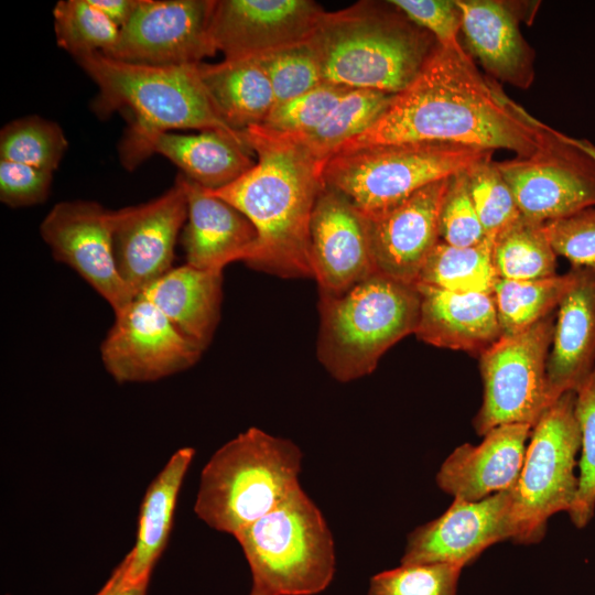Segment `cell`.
Here are the masks:
<instances>
[{
	"instance_id": "1",
	"label": "cell",
	"mask_w": 595,
	"mask_h": 595,
	"mask_svg": "<svg viewBox=\"0 0 595 595\" xmlns=\"http://www.w3.org/2000/svg\"><path fill=\"white\" fill-rule=\"evenodd\" d=\"M545 128L498 82L483 75L462 45L437 44L386 111L335 153L383 143L437 142L526 156L538 148Z\"/></svg>"
},
{
	"instance_id": "2",
	"label": "cell",
	"mask_w": 595,
	"mask_h": 595,
	"mask_svg": "<svg viewBox=\"0 0 595 595\" xmlns=\"http://www.w3.org/2000/svg\"><path fill=\"white\" fill-rule=\"evenodd\" d=\"M244 136L255 165L229 185L206 191L255 226L258 239L249 267L281 278H313L310 226L325 162L288 134L256 126Z\"/></svg>"
},
{
	"instance_id": "3",
	"label": "cell",
	"mask_w": 595,
	"mask_h": 595,
	"mask_svg": "<svg viewBox=\"0 0 595 595\" xmlns=\"http://www.w3.org/2000/svg\"><path fill=\"white\" fill-rule=\"evenodd\" d=\"M95 82L94 108L100 115L129 109L133 116L120 158L133 169L156 134L177 129L218 131L242 138L218 115L202 83L198 65L155 66L118 61L95 52L75 58Z\"/></svg>"
},
{
	"instance_id": "4",
	"label": "cell",
	"mask_w": 595,
	"mask_h": 595,
	"mask_svg": "<svg viewBox=\"0 0 595 595\" xmlns=\"http://www.w3.org/2000/svg\"><path fill=\"white\" fill-rule=\"evenodd\" d=\"M309 42L325 83L393 95L411 84L437 45L390 1L325 11Z\"/></svg>"
},
{
	"instance_id": "5",
	"label": "cell",
	"mask_w": 595,
	"mask_h": 595,
	"mask_svg": "<svg viewBox=\"0 0 595 595\" xmlns=\"http://www.w3.org/2000/svg\"><path fill=\"white\" fill-rule=\"evenodd\" d=\"M301 462L290 440L249 428L204 466L194 511L210 528L235 536L300 487Z\"/></svg>"
},
{
	"instance_id": "6",
	"label": "cell",
	"mask_w": 595,
	"mask_h": 595,
	"mask_svg": "<svg viewBox=\"0 0 595 595\" xmlns=\"http://www.w3.org/2000/svg\"><path fill=\"white\" fill-rule=\"evenodd\" d=\"M320 313L318 359L346 382L372 372L391 346L415 332L420 293L376 272L342 295H321Z\"/></svg>"
},
{
	"instance_id": "7",
	"label": "cell",
	"mask_w": 595,
	"mask_h": 595,
	"mask_svg": "<svg viewBox=\"0 0 595 595\" xmlns=\"http://www.w3.org/2000/svg\"><path fill=\"white\" fill-rule=\"evenodd\" d=\"M493 150L437 142L383 143L342 151L323 165L324 185L372 216L422 187L493 159Z\"/></svg>"
},
{
	"instance_id": "8",
	"label": "cell",
	"mask_w": 595,
	"mask_h": 595,
	"mask_svg": "<svg viewBox=\"0 0 595 595\" xmlns=\"http://www.w3.org/2000/svg\"><path fill=\"white\" fill-rule=\"evenodd\" d=\"M234 537L250 566L252 585L271 595H313L333 580L332 533L301 487Z\"/></svg>"
},
{
	"instance_id": "9",
	"label": "cell",
	"mask_w": 595,
	"mask_h": 595,
	"mask_svg": "<svg viewBox=\"0 0 595 595\" xmlns=\"http://www.w3.org/2000/svg\"><path fill=\"white\" fill-rule=\"evenodd\" d=\"M576 392L559 397L532 426L522 468L513 485L517 532L513 542L533 544L545 534L551 516L571 509L578 488L575 475L581 431Z\"/></svg>"
},
{
	"instance_id": "10",
	"label": "cell",
	"mask_w": 595,
	"mask_h": 595,
	"mask_svg": "<svg viewBox=\"0 0 595 595\" xmlns=\"http://www.w3.org/2000/svg\"><path fill=\"white\" fill-rule=\"evenodd\" d=\"M553 314L517 335L500 337L479 356L484 394L474 419L477 434L484 436L501 424L533 426L552 404L547 360L554 331Z\"/></svg>"
},
{
	"instance_id": "11",
	"label": "cell",
	"mask_w": 595,
	"mask_h": 595,
	"mask_svg": "<svg viewBox=\"0 0 595 595\" xmlns=\"http://www.w3.org/2000/svg\"><path fill=\"white\" fill-rule=\"evenodd\" d=\"M496 164L520 214L533 221L544 224L595 206V159L549 126L533 152Z\"/></svg>"
},
{
	"instance_id": "12",
	"label": "cell",
	"mask_w": 595,
	"mask_h": 595,
	"mask_svg": "<svg viewBox=\"0 0 595 595\" xmlns=\"http://www.w3.org/2000/svg\"><path fill=\"white\" fill-rule=\"evenodd\" d=\"M202 353L141 295L115 313V322L100 345L106 370L120 383L175 375L195 365Z\"/></svg>"
},
{
	"instance_id": "13",
	"label": "cell",
	"mask_w": 595,
	"mask_h": 595,
	"mask_svg": "<svg viewBox=\"0 0 595 595\" xmlns=\"http://www.w3.org/2000/svg\"><path fill=\"white\" fill-rule=\"evenodd\" d=\"M214 0H140L106 56L155 66L198 65L217 51L210 35Z\"/></svg>"
},
{
	"instance_id": "14",
	"label": "cell",
	"mask_w": 595,
	"mask_h": 595,
	"mask_svg": "<svg viewBox=\"0 0 595 595\" xmlns=\"http://www.w3.org/2000/svg\"><path fill=\"white\" fill-rule=\"evenodd\" d=\"M113 229L115 210L83 199L55 204L40 224L54 259L77 272L117 313L136 296L116 266Z\"/></svg>"
},
{
	"instance_id": "15",
	"label": "cell",
	"mask_w": 595,
	"mask_h": 595,
	"mask_svg": "<svg viewBox=\"0 0 595 595\" xmlns=\"http://www.w3.org/2000/svg\"><path fill=\"white\" fill-rule=\"evenodd\" d=\"M517 532L513 485L478 501L454 498L440 517L407 539L402 564L444 563L461 567Z\"/></svg>"
},
{
	"instance_id": "16",
	"label": "cell",
	"mask_w": 595,
	"mask_h": 595,
	"mask_svg": "<svg viewBox=\"0 0 595 595\" xmlns=\"http://www.w3.org/2000/svg\"><path fill=\"white\" fill-rule=\"evenodd\" d=\"M324 12L311 0H214L210 35L224 60L257 58L309 41Z\"/></svg>"
},
{
	"instance_id": "17",
	"label": "cell",
	"mask_w": 595,
	"mask_h": 595,
	"mask_svg": "<svg viewBox=\"0 0 595 595\" xmlns=\"http://www.w3.org/2000/svg\"><path fill=\"white\" fill-rule=\"evenodd\" d=\"M186 218V194L177 178L159 197L115 210L116 266L134 296L173 268L174 248Z\"/></svg>"
},
{
	"instance_id": "18",
	"label": "cell",
	"mask_w": 595,
	"mask_h": 595,
	"mask_svg": "<svg viewBox=\"0 0 595 595\" xmlns=\"http://www.w3.org/2000/svg\"><path fill=\"white\" fill-rule=\"evenodd\" d=\"M313 278L337 296L377 272L364 215L338 191L321 190L311 218Z\"/></svg>"
},
{
	"instance_id": "19",
	"label": "cell",
	"mask_w": 595,
	"mask_h": 595,
	"mask_svg": "<svg viewBox=\"0 0 595 595\" xmlns=\"http://www.w3.org/2000/svg\"><path fill=\"white\" fill-rule=\"evenodd\" d=\"M451 177L422 187L385 212L364 216L377 272L415 284L440 241V209Z\"/></svg>"
},
{
	"instance_id": "20",
	"label": "cell",
	"mask_w": 595,
	"mask_h": 595,
	"mask_svg": "<svg viewBox=\"0 0 595 595\" xmlns=\"http://www.w3.org/2000/svg\"><path fill=\"white\" fill-rule=\"evenodd\" d=\"M529 424H501L484 435L478 445L465 443L443 462L436 484L444 493L478 501L515 485L523 465Z\"/></svg>"
},
{
	"instance_id": "21",
	"label": "cell",
	"mask_w": 595,
	"mask_h": 595,
	"mask_svg": "<svg viewBox=\"0 0 595 595\" xmlns=\"http://www.w3.org/2000/svg\"><path fill=\"white\" fill-rule=\"evenodd\" d=\"M187 199L182 231L186 263L203 270H220L234 262H248L257 245L252 223L226 201L209 194L183 174L176 177Z\"/></svg>"
},
{
	"instance_id": "22",
	"label": "cell",
	"mask_w": 595,
	"mask_h": 595,
	"mask_svg": "<svg viewBox=\"0 0 595 595\" xmlns=\"http://www.w3.org/2000/svg\"><path fill=\"white\" fill-rule=\"evenodd\" d=\"M571 270L573 282L558 306L547 360L551 403L576 391L595 369V266Z\"/></svg>"
},
{
	"instance_id": "23",
	"label": "cell",
	"mask_w": 595,
	"mask_h": 595,
	"mask_svg": "<svg viewBox=\"0 0 595 595\" xmlns=\"http://www.w3.org/2000/svg\"><path fill=\"white\" fill-rule=\"evenodd\" d=\"M461 32L472 56L490 78L527 89L534 78L536 53L523 37L517 11L497 0H455Z\"/></svg>"
},
{
	"instance_id": "24",
	"label": "cell",
	"mask_w": 595,
	"mask_h": 595,
	"mask_svg": "<svg viewBox=\"0 0 595 595\" xmlns=\"http://www.w3.org/2000/svg\"><path fill=\"white\" fill-rule=\"evenodd\" d=\"M415 285L420 293V315L414 334L420 340L480 356L500 339L493 294Z\"/></svg>"
},
{
	"instance_id": "25",
	"label": "cell",
	"mask_w": 595,
	"mask_h": 595,
	"mask_svg": "<svg viewBox=\"0 0 595 595\" xmlns=\"http://www.w3.org/2000/svg\"><path fill=\"white\" fill-rule=\"evenodd\" d=\"M194 455L193 447L178 448L150 483L140 507L136 543L110 576L118 584H148L165 549L177 497Z\"/></svg>"
},
{
	"instance_id": "26",
	"label": "cell",
	"mask_w": 595,
	"mask_h": 595,
	"mask_svg": "<svg viewBox=\"0 0 595 595\" xmlns=\"http://www.w3.org/2000/svg\"><path fill=\"white\" fill-rule=\"evenodd\" d=\"M139 295L153 303L204 351L220 317L223 271L197 269L187 263L173 267Z\"/></svg>"
},
{
	"instance_id": "27",
	"label": "cell",
	"mask_w": 595,
	"mask_h": 595,
	"mask_svg": "<svg viewBox=\"0 0 595 595\" xmlns=\"http://www.w3.org/2000/svg\"><path fill=\"white\" fill-rule=\"evenodd\" d=\"M153 153L167 158L181 174L209 191L229 185L256 163L245 136L237 138L218 131L159 133L147 147V156Z\"/></svg>"
},
{
	"instance_id": "28",
	"label": "cell",
	"mask_w": 595,
	"mask_h": 595,
	"mask_svg": "<svg viewBox=\"0 0 595 595\" xmlns=\"http://www.w3.org/2000/svg\"><path fill=\"white\" fill-rule=\"evenodd\" d=\"M198 73L216 111L236 131L262 125L275 106L271 83L258 58L201 63Z\"/></svg>"
},
{
	"instance_id": "29",
	"label": "cell",
	"mask_w": 595,
	"mask_h": 595,
	"mask_svg": "<svg viewBox=\"0 0 595 595\" xmlns=\"http://www.w3.org/2000/svg\"><path fill=\"white\" fill-rule=\"evenodd\" d=\"M494 238L468 247L439 241L425 260L415 284L456 293L493 294L497 274L491 259Z\"/></svg>"
},
{
	"instance_id": "30",
	"label": "cell",
	"mask_w": 595,
	"mask_h": 595,
	"mask_svg": "<svg viewBox=\"0 0 595 595\" xmlns=\"http://www.w3.org/2000/svg\"><path fill=\"white\" fill-rule=\"evenodd\" d=\"M572 282V270L543 279H497L493 298L501 337L517 335L552 314Z\"/></svg>"
},
{
	"instance_id": "31",
	"label": "cell",
	"mask_w": 595,
	"mask_h": 595,
	"mask_svg": "<svg viewBox=\"0 0 595 595\" xmlns=\"http://www.w3.org/2000/svg\"><path fill=\"white\" fill-rule=\"evenodd\" d=\"M556 256L543 224L522 215L494 238L491 259L498 279L533 280L555 275Z\"/></svg>"
},
{
	"instance_id": "32",
	"label": "cell",
	"mask_w": 595,
	"mask_h": 595,
	"mask_svg": "<svg viewBox=\"0 0 595 595\" xmlns=\"http://www.w3.org/2000/svg\"><path fill=\"white\" fill-rule=\"evenodd\" d=\"M393 96L379 90L351 88L316 129L288 136L325 162L342 144L368 129L386 111Z\"/></svg>"
},
{
	"instance_id": "33",
	"label": "cell",
	"mask_w": 595,
	"mask_h": 595,
	"mask_svg": "<svg viewBox=\"0 0 595 595\" xmlns=\"http://www.w3.org/2000/svg\"><path fill=\"white\" fill-rule=\"evenodd\" d=\"M68 142L55 121L32 115L8 122L0 132V160L54 172Z\"/></svg>"
},
{
	"instance_id": "34",
	"label": "cell",
	"mask_w": 595,
	"mask_h": 595,
	"mask_svg": "<svg viewBox=\"0 0 595 595\" xmlns=\"http://www.w3.org/2000/svg\"><path fill=\"white\" fill-rule=\"evenodd\" d=\"M56 43L74 58L108 53L117 43L120 29L89 0H61L53 9Z\"/></svg>"
},
{
	"instance_id": "35",
	"label": "cell",
	"mask_w": 595,
	"mask_h": 595,
	"mask_svg": "<svg viewBox=\"0 0 595 595\" xmlns=\"http://www.w3.org/2000/svg\"><path fill=\"white\" fill-rule=\"evenodd\" d=\"M575 392V415L581 431V458L578 488L569 516L576 528L583 529L595 512V369Z\"/></svg>"
},
{
	"instance_id": "36",
	"label": "cell",
	"mask_w": 595,
	"mask_h": 595,
	"mask_svg": "<svg viewBox=\"0 0 595 595\" xmlns=\"http://www.w3.org/2000/svg\"><path fill=\"white\" fill-rule=\"evenodd\" d=\"M257 58L269 77L275 105L293 99L324 83L318 58L309 41Z\"/></svg>"
},
{
	"instance_id": "37",
	"label": "cell",
	"mask_w": 595,
	"mask_h": 595,
	"mask_svg": "<svg viewBox=\"0 0 595 595\" xmlns=\"http://www.w3.org/2000/svg\"><path fill=\"white\" fill-rule=\"evenodd\" d=\"M462 569L444 563H401L374 575L368 595H456Z\"/></svg>"
},
{
	"instance_id": "38",
	"label": "cell",
	"mask_w": 595,
	"mask_h": 595,
	"mask_svg": "<svg viewBox=\"0 0 595 595\" xmlns=\"http://www.w3.org/2000/svg\"><path fill=\"white\" fill-rule=\"evenodd\" d=\"M469 193L486 236L495 237L521 214L508 183L493 159L467 171Z\"/></svg>"
},
{
	"instance_id": "39",
	"label": "cell",
	"mask_w": 595,
	"mask_h": 595,
	"mask_svg": "<svg viewBox=\"0 0 595 595\" xmlns=\"http://www.w3.org/2000/svg\"><path fill=\"white\" fill-rule=\"evenodd\" d=\"M351 88L323 83L310 91L273 107L260 125L283 134H301L316 129Z\"/></svg>"
},
{
	"instance_id": "40",
	"label": "cell",
	"mask_w": 595,
	"mask_h": 595,
	"mask_svg": "<svg viewBox=\"0 0 595 595\" xmlns=\"http://www.w3.org/2000/svg\"><path fill=\"white\" fill-rule=\"evenodd\" d=\"M440 240L455 247L482 242L487 236L473 203L467 171L451 177L439 216Z\"/></svg>"
},
{
	"instance_id": "41",
	"label": "cell",
	"mask_w": 595,
	"mask_h": 595,
	"mask_svg": "<svg viewBox=\"0 0 595 595\" xmlns=\"http://www.w3.org/2000/svg\"><path fill=\"white\" fill-rule=\"evenodd\" d=\"M543 228L555 253L572 268L595 266V206L547 221Z\"/></svg>"
},
{
	"instance_id": "42",
	"label": "cell",
	"mask_w": 595,
	"mask_h": 595,
	"mask_svg": "<svg viewBox=\"0 0 595 595\" xmlns=\"http://www.w3.org/2000/svg\"><path fill=\"white\" fill-rule=\"evenodd\" d=\"M413 23L428 31L437 44L457 47L462 15L456 1L451 0H391Z\"/></svg>"
},
{
	"instance_id": "43",
	"label": "cell",
	"mask_w": 595,
	"mask_h": 595,
	"mask_svg": "<svg viewBox=\"0 0 595 595\" xmlns=\"http://www.w3.org/2000/svg\"><path fill=\"white\" fill-rule=\"evenodd\" d=\"M53 172L0 160V201L11 208L43 203L51 190Z\"/></svg>"
},
{
	"instance_id": "44",
	"label": "cell",
	"mask_w": 595,
	"mask_h": 595,
	"mask_svg": "<svg viewBox=\"0 0 595 595\" xmlns=\"http://www.w3.org/2000/svg\"><path fill=\"white\" fill-rule=\"evenodd\" d=\"M89 2L121 29L136 11L140 0H89Z\"/></svg>"
},
{
	"instance_id": "45",
	"label": "cell",
	"mask_w": 595,
	"mask_h": 595,
	"mask_svg": "<svg viewBox=\"0 0 595 595\" xmlns=\"http://www.w3.org/2000/svg\"><path fill=\"white\" fill-rule=\"evenodd\" d=\"M147 585H121L109 578L96 595H145Z\"/></svg>"
},
{
	"instance_id": "46",
	"label": "cell",
	"mask_w": 595,
	"mask_h": 595,
	"mask_svg": "<svg viewBox=\"0 0 595 595\" xmlns=\"http://www.w3.org/2000/svg\"><path fill=\"white\" fill-rule=\"evenodd\" d=\"M572 140L574 141L575 144H577L580 148H582L584 151H586L588 154H591L595 159V144L594 143H592L587 139H577L573 137H572Z\"/></svg>"
},
{
	"instance_id": "47",
	"label": "cell",
	"mask_w": 595,
	"mask_h": 595,
	"mask_svg": "<svg viewBox=\"0 0 595 595\" xmlns=\"http://www.w3.org/2000/svg\"><path fill=\"white\" fill-rule=\"evenodd\" d=\"M249 595H271V594H269L268 592H266L264 589L258 586L252 585V588Z\"/></svg>"
}]
</instances>
